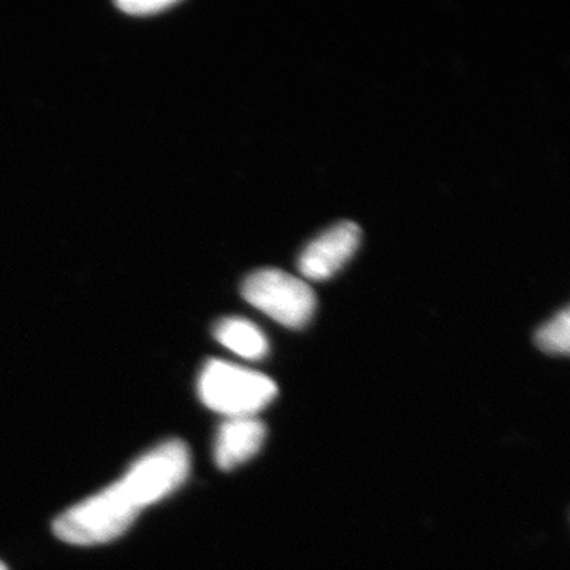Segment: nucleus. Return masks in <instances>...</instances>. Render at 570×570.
I'll use <instances>...</instances> for the list:
<instances>
[{"label":"nucleus","mask_w":570,"mask_h":570,"mask_svg":"<svg viewBox=\"0 0 570 570\" xmlns=\"http://www.w3.org/2000/svg\"><path fill=\"white\" fill-rule=\"evenodd\" d=\"M140 512L118 480L66 510L56 519L52 530L63 542L99 546L122 535Z\"/></svg>","instance_id":"nucleus-1"},{"label":"nucleus","mask_w":570,"mask_h":570,"mask_svg":"<svg viewBox=\"0 0 570 570\" xmlns=\"http://www.w3.org/2000/svg\"><path fill=\"white\" fill-rule=\"evenodd\" d=\"M202 403L227 419L255 417L277 395L275 382L247 367L209 360L198 377Z\"/></svg>","instance_id":"nucleus-2"},{"label":"nucleus","mask_w":570,"mask_h":570,"mask_svg":"<svg viewBox=\"0 0 570 570\" xmlns=\"http://www.w3.org/2000/svg\"><path fill=\"white\" fill-rule=\"evenodd\" d=\"M189 449L178 439H170L135 461L119 483L134 504L142 510L178 490L189 478Z\"/></svg>","instance_id":"nucleus-3"},{"label":"nucleus","mask_w":570,"mask_h":570,"mask_svg":"<svg viewBox=\"0 0 570 570\" xmlns=\"http://www.w3.org/2000/svg\"><path fill=\"white\" fill-rule=\"evenodd\" d=\"M242 292L246 302L287 328H302L316 311L309 284L281 269H258L246 277Z\"/></svg>","instance_id":"nucleus-4"},{"label":"nucleus","mask_w":570,"mask_h":570,"mask_svg":"<svg viewBox=\"0 0 570 570\" xmlns=\"http://www.w3.org/2000/svg\"><path fill=\"white\" fill-rule=\"evenodd\" d=\"M362 242V230L355 223H340L309 243L298 258V269L311 281L335 276L354 257Z\"/></svg>","instance_id":"nucleus-5"},{"label":"nucleus","mask_w":570,"mask_h":570,"mask_svg":"<svg viewBox=\"0 0 570 570\" xmlns=\"http://www.w3.org/2000/svg\"><path fill=\"white\" fill-rule=\"evenodd\" d=\"M266 428L255 417L225 420L217 433L214 459L217 466L232 471L254 459L264 445Z\"/></svg>","instance_id":"nucleus-6"},{"label":"nucleus","mask_w":570,"mask_h":570,"mask_svg":"<svg viewBox=\"0 0 570 570\" xmlns=\"http://www.w3.org/2000/svg\"><path fill=\"white\" fill-rule=\"evenodd\" d=\"M216 340L234 354L247 360H261L268 354V340L262 330L242 317H227L214 328Z\"/></svg>","instance_id":"nucleus-7"},{"label":"nucleus","mask_w":570,"mask_h":570,"mask_svg":"<svg viewBox=\"0 0 570 570\" xmlns=\"http://www.w3.org/2000/svg\"><path fill=\"white\" fill-rule=\"evenodd\" d=\"M535 344L542 351L550 354L568 355L570 348V313L569 307H564L561 313L540 326L535 333Z\"/></svg>","instance_id":"nucleus-8"},{"label":"nucleus","mask_w":570,"mask_h":570,"mask_svg":"<svg viewBox=\"0 0 570 570\" xmlns=\"http://www.w3.org/2000/svg\"><path fill=\"white\" fill-rule=\"evenodd\" d=\"M118 9L129 14H154L159 11L171 9L176 6L175 0H122L116 3Z\"/></svg>","instance_id":"nucleus-9"},{"label":"nucleus","mask_w":570,"mask_h":570,"mask_svg":"<svg viewBox=\"0 0 570 570\" xmlns=\"http://www.w3.org/2000/svg\"><path fill=\"white\" fill-rule=\"evenodd\" d=\"M0 570H9L6 564H3L2 561H0Z\"/></svg>","instance_id":"nucleus-10"}]
</instances>
